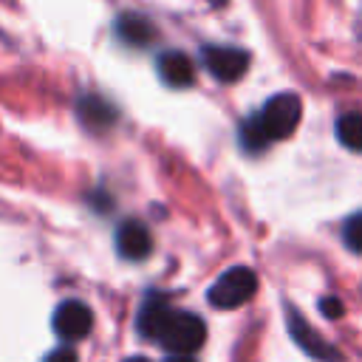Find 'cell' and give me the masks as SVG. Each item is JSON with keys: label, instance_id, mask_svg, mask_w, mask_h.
<instances>
[{"label": "cell", "instance_id": "cell-1", "mask_svg": "<svg viewBox=\"0 0 362 362\" xmlns=\"http://www.w3.org/2000/svg\"><path fill=\"white\" fill-rule=\"evenodd\" d=\"M300 113H303V102L297 93H277V96L266 99V105L255 116L240 122V127H238L240 147L246 153H260L272 141L288 139L294 133V127L300 124Z\"/></svg>", "mask_w": 362, "mask_h": 362}, {"label": "cell", "instance_id": "cell-2", "mask_svg": "<svg viewBox=\"0 0 362 362\" xmlns=\"http://www.w3.org/2000/svg\"><path fill=\"white\" fill-rule=\"evenodd\" d=\"M206 339V325L198 314L192 311H170L161 334H158V342L173 351V354H181V356H189L192 351H198Z\"/></svg>", "mask_w": 362, "mask_h": 362}, {"label": "cell", "instance_id": "cell-3", "mask_svg": "<svg viewBox=\"0 0 362 362\" xmlns=\"http://www.w3.org/2000/svg\"><path fill=\"white\" fill-rule=\"evenodd\" d=\"M257 291V274L249 266H232L226 269L206 291V300L215 308H238L249 303Z\"/></svg>", "mask_w": 362, "mask_h": 362}, {"label": "cell", "instance_id": "cell-4", "mask_svg": "<svg viewBox=\"0 0 362 362\" xmlns=\"http://www.w3.org/2000/svg\"><path fill=\"white\" fill-rule=\"evenodd\" d=\"M286 325H288V334H291V339L303 348V354H308L311 359H317V362H342V354L337 351V345H331L325 337H320L314 328H311V322L294 308V305H288L286 303Z\"/></svg>", "mask_w": 362, "mask_h": 362}, {"label": "cell", "instance_id": "cell-5", "mask_svg": "<svg viewBox=\"0 0 362 362\" xmlns=\"http://www.w3.org/2000/svg\"><path fill=\"white\" fill-rule=\"evenodd\" d=\"M201 59L218 82H238L249 68V54L235 45H204Z\"/></svg>", "mask_w": 362, "mask_h": 362}, {"label": "cell", "instance_id": "cell-6", "mask_svg": "<svg viewBox=\"0 0 362 362\" xmlns=\"http://www.w3.org/2000/svg\"><path fill=\"white\" fill-rule=\"evenodd\" d=\"M90 325H93V314L82 300H65L54 311V331L68 342L88 337Z\"/></svg>", "mask_w": 362, "mask_h": 362}, {"label": "cell", "instance_id": "cell-7", "mask_svg": "<svg viewBox=\"0 0 362 362\" xmlns=\"http://www.w3.org/2000/svg\"><path fill=\"white\" fill-rule=\"evenodd\" d=\"M116 252L124 260H144L153 252V235L141 221H122L116 229Z\"/></svg>", "mask_w": 362, "mask_h": 362}, {"label": "cell", "instance_id": "cell-8", "mask_svg": "<svg viewBox=\"0 0 362 362\" xmlns=\"http://www.w3.org/2000/svg\"><path fill=\"white\" fill-rule=\"evenodd\" d=\"M156 68H158V76L170 85V88H187L195 82V65L187 54L181 51H164L158 59H156Z\"/></svg>", "mask_w": 362, "mask_h": 362}, {"label": "cell", "instance_id": "cell-9", "mask_svg": "<svg viewBox=\"0 0 362 362\" xmlns=\"http://www.w3.org/2000/svg\"><path fill=\"white\" fill-rule=\"evenodd\" d=\"M116 37L124 42V45H150L156 40V28L153 23L144 17V14H136V11H124L116 17Z\"/></svg>", "mask_w": 362, "mask_h": 362}, {"label": "cell", "instance_id": "cell-10", "mask_svg": "<svg viewBox=\"0 0 362 362\" xmlns=\"http://www.w3.org/2000/svg\"><path fill=\"white\" fill-rule=\"evenodd\" d=\"M170 303L164 300V297H147L144 303H141V308H139V317H136V328H139V334L144 337V339H156L158 342V334H161V328H164V322H167V317H170Z\"/></svg>", "mask_w": 362, "mask_h": 362}, {"label": "cell", "instance_id": "cell-11", "mask_svg": "<svg viewBox=\"0 0 362 362\" xmlns=\"http://www.w3.org/2000/svg\"><path fill=\"white\" fill-rule=\"evenodd\" d=\"M76 113H79L82 124L90 127V130H107L116 122V107L107 99L96 96V93L82 96L79 105H76Z\"/></svg>", "mask_w": 362, "mask_h": 362}, {"label": "cell", "instance_id": "cell-12", "mask_svg": "<svg viewBox=\"0 0 362 362\" xmlns=\"http://www.w3.org/2000/svg\"><path fill=\"white\" fill-rule=\"evenodd\" d=\"M334 130H337V139H339L342 147H348V150H354V153H362V113H359V110L342 113V116L337 119Z\"/></svg>", "mask_w": 362, "mask_h": 362}, {"label": "cell", "instance_id": "cell-13", "mask_svg": "<svg viewBox=\"0 0 362 362\" xmlns=\"http://www.w3.org/2000/svg\"><path fill=\"white\" fill-rule=\"evenodd\" d=\"M342 243H345L351 252L362 255V209L354 212V215L345 221V226H342Z\"/></svg>", "mask_w": 362, "mask_h": 362}, {"label": "cell", "instance_id": "cell-14", "mask_svg": "<svg viewBox=\"0 0 362 362\" xmlns=\"http://www.w3.org/2000/svg\"><path fill=\"white\" fill-rule=\"evenodd\" d=\"M320 311H322L325 317L337 320V317H342V303H339L337 297H322V300H320Z\"/></svg>", "mask_w": 362, "mask_h": 362}, {"label": "cell", "instance_id": "cell-15", "mask_svg": "<svg viewBox=\"0 0 362 362\" xmlns=\"http://www.w3.org/2000/svg\"><path fill=\"white\" fill-rule=\"evenodd\" d=\"M45 362H79V359H76V351H74L71 345H62V348L51 351V354L45 356Z\"/></svg>", "mask_w": 362, "mask_h": 362}, {"label": "cell", "instance_id": "cell-16", "mask_svg": "<svg viewBox=\"0 0 362 362\" xmlns=\"http://www.w3.org/2000/svg\"><path fill=\"white\" fill-rule=\"evenodd\" d=\"M164 362H195L192 356H181V354H173L170 359H164Z\"/></svg>", "mask_w": 362, "mask_h": 362}, {"label": "cell", "instance_id": "cell-17", "mask_svg": "<svg viewBox=\"0 0 362 362\" xmlns=\"http://www.w3.org/2000/svg\"><path fill=\"white\" fill-rule=\"evenodd\" d=\"M124 362H150V359H144V356H130V359H124Z\"/></svg>", "mask_w": 362, "mask_h": 362}, {"label": "cell", "instance_id": "cell-18", "mask_svg": "<svg viewBox=\"0 0 362 362\" xmlns=\"http://www.w3.org/2000/svg\"><path fill=\"white\" fill-rule=\"evenodd\" d=\"M209 3H212V6H223L226 0H209Z\"/></svg>", "mask_w": 362, "mask_h": 362}]
</instances>
